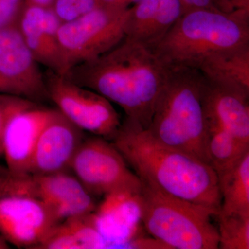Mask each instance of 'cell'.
I'll list each match as a JSON object with an SVG mask.
<instances>
[{"instance_id": "cell-8", "label": "cell", "mask_w": 249, "mask_h": 249, "mask_svg": "<svg viewBox=\"0 0 249 249\" xmlns=\"http://www.w3.org/2000/svg\"><path fill=\"white\" fill-rule=\"evenodd\" d=\"M34 198L45 203L59 223L93 213L92 196L74 176L65 172L33 175H0V196Z\"/></svg>"}, {"instance_id": "cell-28", "label": "cell", "mask_w": 249, "mask_h": 249, "mask_svg": "<svg viewBox=\"0 0 249 249\" xmlns=\"http://www.w3.org/2000/svg\"><path fill=\"white\" fill-rule=\"evenodd\" d=\"M0 93H7V94L14 95L9 87L5 83L1 77H0Z\"/></svg>"}, {"instance_id": "cell-29", "label": "cell", "mask_w": 249, "mask_h": 249, "mask_svg": "<svg viewBox=\"0 0 249 249\" xmlns=\"http://www.w3.org/2000/svg\"><path fill=\"white\" fill-rule=\"evenodd\" d=\"M10 249L9 244L6 242L3 236L0 234V249Z\"/></svg>"}, {"instance_id": "cell-6", "label": "cell", "mask_w": 249, "mask_h": 249, "mask_svg": "<svg viewBox=\"0 0 249 249\" xmlns=\"http://www.w3.org/2000/svg\"><path fill=\"white\" fill-rule=\"evenodd\" d=\"M128 9L100 6L71 22L61 23L58 42L63 76L73 67L110 50L125 37Z\"/></svg>"}, {"instance_id": "cell-20", "label": "cell", "mask_w": 249, "mask_h": 249, "mask_svg": "<svg viewBox=\"0 0 249 249\" xmlns=\"http://www.w3.org/2000/svg\"><path fill=\"white\" fill-rule=\"evenodd\" d=\"M219 249H249V215L218 213Z\"/></svg>"}, {"instance_id": "cell-14", "label": "cell", "mask_w": 249, "mask_h": 249, "mask_svg": "<svg viewBox=\"0 0 249 249\" xmlns=\"http://www.w3.org/2000/svg\"><path fill=\"white\" fill-rule=\"evenodd\" d=\"M203 103L208 126L249 144V93L204 77Z\"/></svg>"}, {"instance_id": "cell-9", "label": "cell", "mask_w": 249, "mask_h": 249, "mask_svg": "<svg viewBox=\"0 0 249 249\" xmlns=\"http://www.w3.org/2000/svg\"><path fill=\"white\" fill-rule=\"evenodd\" d=\"M45 76L49 98L68 120L83 132L112 140L121 124L112 103L50 70Z\"/></svg>"}, {"instance_id": "cell-18", "label": "cell", "mask_w": 249, "mask_h": 249, "mask_svg": "<svg viewBox=\"0 0 249 249\" xmlns=\"http://www.w3.org/2000/svg\"><path fill=\"white\" fill-rule=\"evenodd\" d=\"M222 204L219 213L249 215V151L231 170L218 177Z\"/></svg>"}, {"instance_id": "cell-2", "label": "cell", "mask_w": 249, "mask_h": 249, "mask_svg": "<svg viewBox=\"0 0 249 249\" xmlns=\"http://www.w3.org/2000/svg\"><path fill=\"white\" fill-rule=\"evenodd\" d=\"M169 70L151 49L124 37L110 50L73 67L65 75L124 110L147 129Z\"/></svg>"}, {"instance_id": "cell-23", "label": "cell", "mask_w": 249, "mask_h": 249, "mask_svg": "<svg viewBox=\"0 0 249 249\" xmlns=\"http://www.w3.org/2000/svg\"><path fill=\"white\" fill-rule=\"evenodd\" d=\"M33 103L36 102L16 95L0 93V156L3 155V137L9 116L15 111L27 107Z\"/></svg>"}, {"instance_id": "cell-21", "label": "cell", "mask_w": 249, "mask_h": 249, "mask_svg": "<svg viewBox=\"0 0 249 249\" xmlns=\"http://www.w3.org/2000/svg\"><path fill=\"white\" fill-rule=\"evenodd\" d=\"M102 6L99 0H54L52 10L61 23L71 22Z\"/></svg>"}, {"instance_id": "cell-19", "label": "cell", "mask_w": 249, "mask_h": 249, "mask_svg": "<svg viewBox=\"0 0 249 249\" xmlns=\"http://www.w3.org/2000/svg\"><path fill=\"white\" fill-rule=\"evenodd\" d=\"M248 151L249 144L241 142L224 129L208 126V157L217 178L234 168Z\"/></svg>"}, {"instance_id": "cell-10", "label": "cell", "mask_w": 249, "mask_h": 249, "mask_svg": "<svg viewBox=\"0 0 249 249\" xmlns=\"http://www.w3.org/2000/svg\"><path fill=\"white\" fill-rule=\"evenodd\" d=\"M0 77L16 96L36 103L49 98L45 74L23 38L18 22L0 29Z\"/></svg>"}, {"instance_id": "cell-4", "label": "cell", "mask_w": 249, "mask_h": 249, "mask_svg": "<svg viewBox=\"0 0 249 249\" xmlns=\"http://www.w3.org/2000/svg\"><path fill=\"white\" fill-rule=\"evenodd\" d=\"M249 44V13L188 9L151 49L168 70L195 69L211 54Z\"/></svg>"}, {"instance_id": "cell-24", "label": "cell", "mask_w": 249, "mask_h": 249, "mask_svg": "<svg viewBox=\"0 0 249 249\" xmlns=\"http://www.w3.org/2000/svg\"><path fill=\"white\" fill-rule=\"evenodd\" d=\"M25 0H0V29L17 22Z\"/></svg>"}, {"instance_id": "cell-16", "label": "cell", "mask_w": 249, "mask_h": 249, "mask_svg": "<svg viewBox=\"0 0 249 249\" xmlns=\"http://www.w3.org/2000/svg\"><path fill=\"white\" fill-rule=\"evenodd\" d=\"M186 11L181 0H139L129 8L125 37L151 49Z\"/></svg>"}, {"instance_id": "cell-1", "label": "cell", "mask_w": 249, "mask_h": 249, "mask_svg": "<svg viewBox=\"0 0 249 249\" xmlns=\"http://www.w3.org/2000/svg\"><path fill=\"white\" fill-rule=\"evenodd\" d=\"M111 142L142 182L219 213V181L208 163L157 142L146 129L126 116Z\"/></svg>"}, {"instance_id": "cell-7", "label": "cell", "mask_w": 249, "mask_h": 249, "mask_svg": "<svg viewBox=\"0 0 249 249\" xmlns=\"http://www.w3.org/2000/svg\"><path fill=\"white\" fill-rule=\"evenodd\" d=\"M70 170L92 196H136L142 189V180L129 169L119 150L109 141L97 136L85 138Z\"/></svg>"}, {"instance_id": "cell-15", "label": "cell", "mask_w": 249, "mask_h": 249, "mask_svg": "<svg viewBox=\"0 0 249 249\" xmlns=\"http://www.w3.org/2000/svg\"><path fill=\"white\" fill-rule=\"evenodd\" d=\"M61 22L51 7L25 4L18 25L27 47L39 64L63 76L58 42Z\"/></svg>"}, {"instance_id": "cell-26", "label": "cell", "mask_w": 249, "mask_h": 249, "mask_svg": "<svg viewBox=\"0 0 249 249\" xmlns=\"http://www.w3.org/2000/svg\"><path fill=\"white\" fill-rule=\"evenodd\" d=\"M99 1L102 6L120 8V9H128L137 4L139 0H99Z\"/></svg>"}, {"instance_id": "cell-17", "label": "cell", "mask_w": 249, "mask_h": 249, "mask_svg": "<svg viewBox=\"0 0 249 249\" xmlns=\"http://www.w3.org/2000/svg\"><path fill=\"white\" fill-rule=\"evenodd\" d=\"M198 70L207 79L249 93V44L211 54Z\"/></svg>"}, {"instance_id": "cell-5", "label": "cell", "mask_w": 249, "mask_h": 249, "mask_svg": "<svg viewBox=\"0 0 249 249\" xmlns=\"http://www.w3.org/2000/svg\"><path fill=\"white\" fill-rule=\"evenodd\" d=\"M144 227L170 249H219L212 210L174 197L142 182L134 196Z\"/></svg>"}, {"instance_id": "cell-3", "label": "cell", "mask_w": 249, "mask_h": 249, "mask_svg": "<svg viewBox=\"0 0 249 249\" xmlns=\"http://www.w3.org/2000/svg\"><path fill=\"white\" fill-rule=\"evenodd\" d=\"M204 82V77L198 70H169L146 129L160 143L209 164Z\"/></svg>"}, {"instance_id": "cell-30", "label": "cell", "mask_w": 249, "mask_h": 249, "mask_svg": "<svg viewBox=\"0 0 249 249\" xmlns=\"http://www.w3.org/2000/svg\"><path fill=\"white\" fill-rule=\"evenodd\" d=\"M6 172H8L7 168H3V167L0 166V175L1 174L6 173Z\"/></svg>"}, {"instance_id": "cell-13", "label": "cell", "mask_w": 249, "mask_h": 249, "mask_svg": "<svg viewBox=\"0 0 249 249\" xmlns=\"http://www.w3.org/2000/svg\"><path fill=\"white\" fill-rule=\"evenodd\" d=\"M85 138L84 132L56 109L41 132L31 159L29 174L67 172Z\"/></svg>"}, {"instance_id": "cell-12", "label": "cell", "mask_w": 249, "mask_h": 249, "mask_svg": "<svg viewBox=\"0 0 249 249\" xmlns=\"http://www.w3.org/2000/svg\"><path fill=\"white\" fill-rule=\"evenodd\" d=\"M55 111L56 109L33 103L9 116L3 137V155L11 175L29 174L31 159L41 132Z\"/></svg>"}, {"instance_id": "cell-22", "label": "cell", "mask_w": 249, "mask_h": 249, "mask_svg": "<svg viewBox=\"0 0 249 249\" xmlns=\"http://www.w3.org/2000/svg\"><path fill=\"white\" fill-rule=\"evenodd\" d=\"M186 10L205 9L234 13L249 12V0H181Z\"/></svg>"}, {"instance_id": "cell-11", "label": "cell", "mask_w": 249, "mask_h": 249, "mask_svg": "<svg viewBox=\"0 0 249 249\" xmlns=\"http://www.w3.org/2000/svg\"><path fill=\"white\" fill-rule=\"evenodd\" d=\"M58 224L42 201L28 196H0V234L18 248L37 249Z\"/></svg>"}, {"instance_id": "cell-27", "label": "cell", "mask_w": 249, "mask_h": 249, "mask_svg": "<svg viewBox=\"0 0 249 249\" xmlns=\"http://www.w3.org/2000/svg\"><path fill=\"white\" fill-rule=\"evenodd\" d=\"M54 0H25L26 4L51 7Z\"/></svg>"}, {"instance_id": "cell-25", "label": "cell", "mask_w": 249, "mask_h": 249, "mask_svg": "<svg viewBox=\"0 0 249 249\" xmlns=\"http://www.w3.org/2000/svg\"><path fill=\"white\" fill-rule=\"evenodd\" d=\"M127 245L129 247H134V248L170 249L168 246L155 238L154 240H134L129 242V244H127Z\"/></svg>"}]
</instances>
